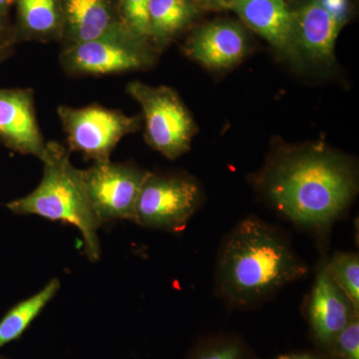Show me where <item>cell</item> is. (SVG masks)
<instances>
[{
    "instance_id": "cell-2",
    "label": "cell",
    "mask_w": 359,
    "mask_h": 359,
    "mask_svg": "<svg viewBox=\"0 0 359 359\" xmlns=\"http://www.w3.org/2000/svg\"><path fill=\"white\" fill-rule=\"evenodd\" d=\"M309 273L308 264L283 230L250 216L238 222L222 241L215 290L230 308L250 309Z\"/></svg>"
},
{
    "instance_id": "cell-11",
    "label": "cell",
    "mask_w": 359,
    "mask_h": 359,
    "mask_svg": "<svg viewBox=\"0 0 359 359\" xmlns=\"http://www.w3.org/2000/svg\"><path fill=\"white\" fill-rule=\"evenodd\" d=\"M249 47L242 25L219 20L198 27L184 45V53L209 69L222 70L240 63Z\"/></svg>"
},
{
    "instance_id": "cell-12",
    "label": "cell",
    "mask_w": 359,
    "mask_h": 359,
    "mask_svg": "<svg viewBox=\"0 0 359 359\" xmlns=\"http://www.w3.org/2000/svg\"><path fill=\"white\" fill-rule=\"evenodd\" d=\"M228 9L292 62L301 65L294 35V11L280 0H229Z\"/></svg>"
},
{
    "instance_id": "cell-21",
    "label": "cell",
    "mask_w": 359,
    "mask_h": 359,
    "mask_svg": "<svg viewBox=\"0 0 359 359\" xmlns=\"http://www.w3.org/2000/svg\"><path fill=\"white\" fill-rule=\"evenodd\" d=\"M327 353L332 359H359V316L335 337Z\"/></svg>"
},
{
    "instance_id": "cell-1",
    "label": "cell",
    "mask_w": 359,
    "mask_h": 359,
    "mask_svg": "<svg viewBox=\"0 0 359 359\" xmlns=\"http://www.w3.org/2000/svg\"><path fill=\"white\" fill-rule=\"evenodd\" d=\"M254 184L278 214L297 229L323 238L358 192L353 161L323 144L275 153Z\"/></svg>"
},
{
    "instance_id": "cell-7",
    "label": "cell",
    "mask_w": 359,
    "mask_h": 359,
    "mask_svg": "<svg viewBox=\"0 0 359 359\" xmlns=\"http://www.w3.org/2000/svg\"><path fill=\"white\" fill-rule=\"evenodd\" d=\"M202 193L196 180L181 174L148 172L134 212V223L181 233L199 209Z\"/></svg>"
},
{
    "instance_id": "cell-8",
    "label": "cell",
    "mask_w": 359,
    "mask_h": 359,
    "mask_svg": "<svg viewBox=\"0 0 359 359\" xmlns=\"http://www.w3.org/2000/svg\"><path fill=\"white\" fill-rule=\"evenodd\" d=\"M149 171L132 163L94 162L82 170L85 190L100 224L133 221L135 207Z\"/></svg>"
},
{
    "instance_id": "cell-26",
    "label": "cell",
    "mask_w": 359,
    "mask_h": 359,
    "mask_svg": "<svg viewBox=\"0 0 359 359\" xmlns=\"http://www.w3.org/2000/svg\"><path fill=\"white\" fill-rule=\"evenodd\" d=\"M200 8L209 11H224L228 9L229 0H193Z\"/></svg>"
},
{
    "instance_id": "cell-16",
    "label": "cell",
    "mask_w": 359,
    "mask_h": 359,
    "mask_svg": "<svg viewBox=\"0 0 359 359\" xmlns=\"http://www.w3.org/2000/svg\"><path fill=\"white\" fill-rule=\"evenodd\" d=\"M193 0H151L148 9L149 42L162 53L199 18Z\"/></svg>"
},
{
    "instance_id": "cell-19",
    "label": "cell",
    "mask_w": 359,
    "mask_h": 359,
    "mask_svg": "<svg viewBox=\"0 0 359 359\" xmlns=\"http://www.w3.org/2000/svg\"><path fill=\"white\" fill-rule=\"evenodd\" d=\"M325 268L344 294L359 311V257L358 252H335L325 259Z\"/></svg>"
},
{
    "instance_id": "cell-18",
    "label": "cell",
    "mask_w": 359,
    "mask_h": 359,
    "mask_svg": "<svg viewBox=\"0 0 359 359\" xmlns=\"http://www.w3.org/2000/svg\"><path fill=\"white\" fill-rule=\"evenodd\" d=\"M240 335L217 334L201 337L186 359H257Z\"/></svg>"
},
{
    "instance_id": "cell-28",
    "label": "cell",
    "mask_w": 359,
    "mask_h": 359,
    "mask_svg": "<svg viewBox=\"0 0 359 359\" xmlns=\"http://www.w3.org/2000/svg\"><path fill=\"white\" fill-rule=\"evenodd\" d=\"M0 359H7V358H2V356H0Z\"/></svg>"
},
{
    "instance_id": "cell-10",
    "label": "cell",
    "mask_w": 359,
    "mask_h": 359,
    "mask_svg": "<svg viewBox=\"0 0 359 359\" xmlns=\"http://www.w3.org/2000/svg\"><path fill=\"white\" fill-rule=\"evenodd\" d=\"M0 142L9 150L41 160L46 143L32 88H0Z\"/></svg>"
},
{
    "instance_id": "cell-20",
    "label": "cell",
    "mask_w": 359,
    "mask_h": 359,
    "mask_svg": "<svg viewBox=\"0 0 359 359\" xmlns=\"http://www.w3.org/2000/svg\"><path fill=\"white\" fill-rule=\"evenodd\" d=\"M151 0H118L122 25L149 42L148 9ZM150 43V42H149Z\"/></svg>"
},
{
    "instance_id": "cell-25",
    "label": "cell",
    "mask_w": 359,
    "mask_h": 359,
    "mask_svg": "<svg viewBox=\"0 0 359 359\" xmlns=\"http://www.w3.org/2000/svg\"><path fill=\"white\" fill-rule=\"evenodd\" d=\"M263 359V358H257ZM271 359H332L327 353H323V351H292V353H287L280 354L276 358Z\"/></svg>"
},
{
    "instance_id": "cell-4",
    "label": "cell",
    "mask_w": 359,
    "mask_h": 359,
    "mask_svg": "<svg viewBox=\"0 0 359 359\" xmlns=\"http://www.w3.org/2000/svg\"><path fill=\"white\" fill-rule=\"evenodd\" d=\"M159 55L121 23L95 39L61 47L59 63L70 76H104L147 70Z\"/></svg>"
},
{
    "instance_id": "cell-17",
    "label": "cell",
    "mask_w": 359,
    "mask_h": 359,
    "mask_svg": "<svg viewBox=\"0 0 359 359\" xmlns=\"http://www.w3.org/2000/svg\"><path fill=\"white\" fill-rule=\"evenodd\" d=\"M60 289V282L53 278L37 294L9 309L0 320V348L20 339L35 318Z\"/></svg>"
},
{
    "instance_id": "cell-22",
    "label": "cell",
    "mask_w": 359,
    "mask_h": 359,
    "mask_svg": "<svg viewBox=\"0 0 359 359\" xmlns=\"http://www.w3.org/2000/svg\"><path fill=\"white\" fill-rule=\"evenodd\" d=\"M318 1L328 13L332 14L342 25H346L348 20L349 11H351L348 0H318Z\"/></svg>"
},
{
    "instance_id": "cell-3",
    "label": "cell",
    "mask_w": 359,
    "mask_h": 359,
    "mask_svg": "<svg viewBox=\"0 0 359 359\" xmlns=\"http://www.w3.org/2000/svg\"><path fill=\"white\" fill-rule=\"evenodd\" d=\"M43 174L39 185L20 199L7 204L16 215H35L76 226L84 240L85 252L92 262L101 256L98 231L101 226L85 190L82 170L73 166L70 152L55 141L46 143L41 159Z\"/></svg>"
},
{
    "instance_id": "cell-24",
    "label": "cell",
    "mask_w": 359,
    "mask_h": 359,
    "mask_svg": "<svg viewBox=\"0 0 359 359\" xmlns=\"http://www.w3.org/2000/svg\"><path fill=\"white\" fill-rule=\"evenodd\" d=\"M18 44V41L14 33L0 34V65L13 55Z\"/></svg>"
},
{
    "instance_id": "cell-13",
    "label": "cell",
    "mask_w": 359,
    "mask_h": 359,
    "mask_svg": "<svg viewBox=\"0 0 359 359\" xmlns=\"http://www.w3.org/2000/svg\"><path fill=\"white\" fill-rule=\"evenodd\" d=\"M344 25L318 0H308L295 9V43L302 59L316 65H332L335 41Z\"/></svg>"
},
{
    "instance_id": "cell-15",
    "label": "cell",
    "mask_w": 359,
    "mask_h": 359,
    "mask_svg": "<svg viewBox=\"0 0 359 359\" xmlns=\"http://www.w3.org/2000/svg\"><path fill=\"white\" fill-rule=\"evenodd\" d=\"M14 34L25 41L61 42L63 13L61 0H14Z\"/></svg>"
},
{
    "instance_id": "cell-27",
    "label": "cell",
    "mask_w": 359,
    "mask_h": 359,
    "mask_svg": "<svg viewBox=\"0 0 359 359\" xmlns=\"http://www.w3.org/2000/svg\"><path fill=\"white\" fill-rule=\"evenodd\" d=\"M280 1H283L285 2V4H287V0H280Z\"/></svg>"
},
{
    "instance_id": "cell-14",
    "label": "cell",
    "mask_w": 359,
    "mask_h": 359,
    "mask_svg": "<svg viewBox=\"0 0 359 359\" xmlns=\"http://www.w3.org/2000/svg\"><path fill=\"white\" fill-rule=\"evenodd\" d=\"M61 47L95 39L122 23L118 0H61Z\"/></svg>"
},
{
    "instance_id": "cell-23",
    "label": "cell",
    "mask_w": 359,
    "mask_h": 359,
    "mask_svg": "<svg viewBox=\"0 0 359 359\" xmlns=\"http://www.w3.org/2000/svg\"><path fill=\"white\" fill-rule=\"evenodd\" d=\"M14 7V0H0V34L14 33L11 13Z\"/></svg>"
},
{
    "instance_id": "cell-9",
    "label": "cell",
    "mask_w": 359,
    "mask_h": 359,
    "mask_svg": "<svg viewBox=\"0 0 359 359\" xmlns=\"http://www.w3.org/2000/svg\"><path fill=\"white\" fill-rule=\"evenodd\" d=\"M356 316L358 309L332 280L323 261L306 306V321L316 349L327 353L335 337Z\"/></svg>"
},
{
    "instance_id": "cell-6",
    "label": "cell",
    "mask_w": 359,
    "mask_h": 359,
    "mask_svg": "<svg viewBox=\"0 0 359 359\" xmlns=\"http://www.w3.org/2000/svg\"><path fill=\"white\" fill-rule=\"evenodd\" d=\"M57 115L66 134L68 151L85 159L107 162L124 137L141 129L142 116H128L98 103L84 107L60 105Z\"/></svg>"
},
{
    "instance_id": "cell-5",
    "label": "cell",
    "mask_w": 359,
    "mask_h": 359,
    "mask_svg": "<svg viewBox=\"0 0 359 359\" xmlns=\"http://www.w3.org/2000/svg\"><path fill=\"white\" fill-rule=\"evenodd\" d=\"M126 91L141 106L144 138L153 150L169 160L178 159L190 151L197 124L174 89L132 81Z\"/></svg>"
}]
</instances>
